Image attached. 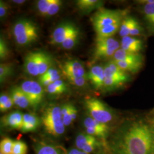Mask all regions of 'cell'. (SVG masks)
Instances as JSON below:
<instances>
[{"label": "cell", "mask_w": 154, "mask_h": 154, "mask_svg": "<svg viewBox=\"0 0 154 154\" xmlns=\"http://www.w3.org/2000/svg\"><path fill=\"white\" fill-rule=\"evenodd\" d=\"M123 11L116 10L100 9L91 18L95 31L122 21Z\"/></svg>", "instance_id": "5b68a950"}, {"label": "cell", "mask_w": 154, "mask_h": 154, "mask_svg": "<svg viewBox=\"0 0 154 154\" xmlns=\"http://www.w3.org/2000/svg\"><path fill=\"white\" fill-rule=\"evenodd\" d=\"M102 3V1L97 0H79L77 1V5L80 11L86 13L99 8Z\"/></svg>", "instance_id": "cb8c5ba5"}, {"label": "cell", "mask_w": 154, "mask_h": 154, "mask_svg": "<svg viewBox=\"0 0 154 154\" xmlns=\"http://www.w3.org/2000/svg\"><path fill=\"white\" fill-rule=\"evenodd\" d=\"M9 53V49L5 41L1 38L0 39V58L1 60H4L8 57Z\"/></svg>", "instance_id": "d590c367"}, {"label": "cell", "mask_w": 154, "mask_h": 154, "mask_svg": "<svg viewBox=\"0 0 154 154\" xmlns=\"http://www.w3.org/2000/svg\"><path fill=\"white\" fill-rule=\"evenodd\" d=\"M35 154H66L67 152L61 146L45 140H38L34 144Z\"/></svg>", "instance_id": "7c38bea8"}, {"label": "cell", "mask_w": 154, "mask_h": 154, "mask_svg": "<svg viewBox=\"0 0 154 154\" xmlns=\"http://www.w3.org/2000/svg\"><path fill=\"white\" fill-rule=\"evenodd\" d=\"M119 48V42L112 37L97 38L94 50V58L96 60L109 58L114 56Z\"/></svg>", "instance_id": "8992f818"}, {"label": "cell", "mask_w": 154, "mask_h": 154, "mask_svg": "<svg viewBox=\"0 0 154 154\" xmlns=\"http://www.w3.org/2000/svg\"><path fill=\"white\" fill-rule=\"evenodd\" d=\"M23 116L19 111H13L4 116L1 119V127L6 130H21L23 122Z\"/></svg>", "instance_id": "8fae6325"}, {"label": "cell", "mask_w": 154, "mask_h": 154, "mask_svg": "<svg viewBox=\"0 0 154 154\" xmlns=\"http://www.w3.org/2000/svg\"><path fill=\"white\" fill-rule=\"evenodd\" d=\"M11 97L14 105L21 109H27L32 107L26 95L22 91L21 87H14L11 89Z\"/></svg>", "instance_id": "e0dca14e"}, {"label": "cell", "mask_w": 154, "mask_h": 154, "mask_svg": "<svg viewBox=\"0 0 154 154\" xmlns=\"http://www.w3.org/2000/svg\"></svg>", "instance_id": "ee69618b"}, {"label": "cell", "mask_w": 154, "mask_h": 154, "mask_svg": "<svg viewBox=\"0 0 154 154\" xmlns=\"http://www.w3.org/2000/svg\"><path fill=\"white\" fill-rule=\"evenodd\" d=\"M66 78L72 84L78 87H82L86 85L88 79L87 75L83 77H67Z\"/></svg>", "instance_id": "836d02e7"}, {"label": "cell", "mask_w": 154, "mask_h": 154, "mask_svg": "<svg viewBox=\"0 0 154 154\" xmlns=\"http://www.w3.org/2000/svg\"><path fill=\"white\" fill-rule=\"evenodd\" d=\"M13 32L17 43L20 46L31 44L38 38V28L30 20H21L14 24Z\"/></svg>", "instance_id": "3957f363"}, {"label": "cell", "mask_w": 154, "mask_h": 154, "mask_svg": "<svg viewBox=\"0 0 154 154\" xmlns=\"http://www.w3.org/2000/svg\"><path fill=\"white\" fill-rule=\"evenodd\" d=\"M113 154H152L154 149V134L147 125L132 124L113 140Z\"/></svg>", "instance_id": "6da1fadb"}, {"label": "cell", "mask_w": 154, "mask_h": 154, "mask_svg": "<svg viewBox=\"0 0 154 154\" xmlns=\"http://www.w3.org/2000/svg\"><path fill=\"white\" fill-rule=\"evenodd\" d=\"M40 124L38 117L35 114L28 113L23 114L21 131L23 133L35 131Z\"/></svg>", "instance_id": "ac0fdd59"}, {"label": "cell", "mask_w": 154, "mask_h": 154, "mask_svg": "<svg viewBox=\"0 0 154 154\" xmlns=\"http://www.w3.org/2000/svg\"><path fill=\"white\" fill-rule=\"evenodd\" d=\"M60 72L58 70L55 69L51 68L48 71L46 72L45 74L42 75H40V77L44 78H50L52 77H55L57 75H60Z\"/></svg>", "instance_id": "74e56055"}, {"label": "cell", "mask_w": 154, "mask_h": 154, "mask_svg": "<svg viewBox=\"0 0 154 154\" xmlns=\"http://www.w3.org/2000/svg\"><path fill=\"white\" fill-rule=\"evenodd\" d=\"M28 146L26 144L20 140L14 141L12 154H27Z\"/></svg>", "instance_id": "4dcf8cb0"}, {"label": "cell", "mask_w": 154, "mask_h": 154, "mask_svg": "<svg viewBox=\"0 0 154 154\" xmlns=\"http://www.w3.org/2000/svg\"><path fill=\"white\" fill-rule=\"evenodd\" d=\"M85 104L90 116L97 121L107 125L113 119L111 111L100 100L90 98L85 100Z\"/></svg>", "instance_id": "277c9868"}, {"label": "cell", "mask_w": 154, "mask_h": 154, "mask_svg": "<svg viewBox=\"0 0 154 154\" xmlns=\"http://www.w3.org/2000/svg\"><path fill=\"white\" fill-rule=\"evenodd\" d=\"M46 91L48 93L51 95H60L66 91V90L57 86L54 83H52L49 86L46 87Z\"/></svg>", "instance_id": "e575fe53"}, {"label": "cell", "mask_w": 154, "mask_h": 154, "mask_svg": "<svg viewBox=\"0 0 154 154\" xmlns=\"http://www.w3.org/2000/svg\"><path fill=\"white\" fill-rule=\"evenodd\" d=\"M77 113H78V111L77 109L75 106H74L73 105L71 106V109H70V114L72 116V121L74 122L77 118Z\"/></svg>", "instance_id": "ab89813d"}, {"label": "cell", "mask_w": 154, "mask_h": 154, "mask_svg": "<svg viewBox=\"0 0 154 154\" xmlns=\"http://www.w3.org/2000/svg\"><path fill=\"white\" fill-rule=\"evenodd\" d=\"M36 55L39 75H42L51 69L53 65V60L50 56L44 52H36Z\"/></svg>", "instance_id": "ffe728a7"}, {"label": "cell", "mask_w": 154, "mask_h": 154, "mask_svg": "<svg viewBox=\"0 0 154 154\" xmlns=\"http://www.w3.org/2000/svg\"><path fill=\"white\" fill-rule=\"evenodd\" d=\"M79 30L75 32L74 33L72 34L67 38H66L61 44L62 48L65 49H72L73 48L75 45L77 44V42L79 39Z\"/></svg>", "instance_id": "4316f807"}, {"label": "cell", "mask_w": 154, "mask_h": 154, "mask_svg": "<svg viewBox=\"0 0 154 154\" xmlns=\"http://www.w3.org/2000/svg\"><path fill=\"white\" fill-rule=\"evenodd\" d=\"M9 6L4 2L1 1H0V17L1 18H3L5 17L8 11Z\"/></svg>", "instance_id": "f35d334b"}, {"label": "cell", "mask_w": 154, "mask_h": 154, "mask_svg": "<svg viewBox=\"0 0 154 154\" xmlns=\"http://www.w3.org/2000/svg\"><path fill=\"white\" fill-rule=\"evenodd\" d=\"M24 67L26 72L29 74L34 77L38 75L36 52H30L26 55L24 61Z\"/></svg>", "instance_id": "44dd1931"}, {"label": "cell", "mask_w": 154, "mask_h": 154, "mask_svg": "<svg viewBox=\"0 0 154 154\" xmlns=\"http://www.w3.org/2000/svg\"><path fill=\"white\" fill-rule=\"evenodd\" d=\"M66 154H88L85 152H83L82 151L75 148V149H70V150H69V151L67 152Z\"/></svg>", "instance_id": "60d3db41"}, {"label": "cell", "mask_w": 154, "mask_h": 154, "mask_svg": "<svg viewBox=\"0 0 154 154\" xmlns=\"http://www.w3.org/2000/svg\"><path fill=\"white\" fill-rule=\"evenodd\" d=\"M101 154H105V153H102Z\"/></svg>", "instance_id": "7bdbcfd3"}, {"label": "cell", "mask_w": 154, "mask_h": 154, "mask_svg": "<svg viewBox=\"0 0 154 154\" xmlns=\"http://www.w3.org/2000/svg\"><path fill=\"white\" fill-rule=\"evenodd\" d=\"M135 20V18L131 17H127L122 20L119 30V35L122 38L130 35V33Z\"/></svg>", "instance_id": "484cf974"}, {"label": "cell", "mask_w": 154, "mask_h": 154, "mask_svg": "<svg viewBox=\"0 0 154 154\" xmlns=\"http://www.w3.org/2000/svg\"><path fill=\"white\" fill-rule=\"evenodd\" d=\"M78 30L79 29L77 26L71 22L63 23L55 28L51 35L50 43L53 45H61L66 38Z\"/></svg>", "instance_id": "9c48e42d"}, {"label": "cell", "mask_w": 154, "mask_h": 154, "mask_svg": "<svg viewBox=\"0 0 154 154\" xmlns=\"http://www.w3.org/2000/svg\"><path fill=\"white\" fill-rule=\"evenodd\" d=\"M13 2L17 4H22L25 2V1H24V0H14V1H13Z\"/></svg>", "instance_id": "b9f144b4"}, {"label": "cell", "mask_w": 154, "mask_h": 154, "mask_svg": "<svg viewBox=\"0 0 154 154\" xmlns=\"http://www.w3.org/2000/svg\"><path fill=\"white\" fill-rule=\"evenodd\" d=\"M14 141L9 138H4L0 143V151L2 154H12Z\"/></svg>", "instance_id": "f546056e"}, {"label": "cell", "mask_w": 154, "mask_h": 154, "mask_svg": "<svg viewBox=\"0 0 154 154\" xmlns=\"http://www.w3.org/2000/svg\"><path fill=\"white\" fill-rule=\"evenodd\" d=\"M121 47V49L127 51L139 54L143 49V42L140 38L129 35L122 38Z\"/></svg>", "instance_id": "2e32d148"}, {"label": "cell", "mask_w": 154, "mask_h": 154, "mask_svg": "<svg viewBox=\"0 0 154 154\" xmlns=\"http://www.w3.org/2000/svg\"><path fill=\"white\" fill-rule=\"evenodd\" d=\"M14 105L13 101L11 96L7 94H1L0 96V111L5 112L10 110Z\"/></svg>", "instance_id": "83f0119b"}, {"label": "cell", "mask_w": 154, "mask_h": 154, "mask_svg": "<svg viewBox=\"0 0 154 154\" xmlns=\"http://www.w3.org/2000/svg\"><path fill=\"white\" fill-rule=\"evenodd\" d=\"M83 126L87 134L96 138L105 139L108 137L109 134V127L106 124L97 121L91 116L85 119Z\"/></svg>", "instance_id": "ba28073f"}, {"label": "cell", "mask_w": 154, "mask_h": 154, "mask_svg": "<svg viewBox=\"0 0 154 154\" xmlns=\"http://www.w3.org/2000/svg\"><path fill=\"white\" fill-rule=\"evenodd\" d=\"M114 62L123 71L136 73L139 72L143 66V57L136 60Z\"/></svg>", "instance_id": "d6986e66"}, {"label": "cell", "mask_w": 154, "mask_h": 154, "mask_svg": "<svg viewBox=\"0 0 154 154\" xmlns=\"http://www.w3.org/2000/svg\"><path fill=\"white\" fill-rule=\"evenodd\" d=\"M41 122L45 131L53 137H61L65 132V126L61 114V107L57 105H50L45 109Z\"/></svg>", "instance_id": "7a4b0ae2"}, {"label": "cell", "mask_w": 154, "mask_h": 154, "mask_svg": "<svg viewBox=\"0 0 154 154\" xmlns=\"http://www.w3.org/2000/svg\"><path fill=\"white\" fill-rule=\"evenodd\" d=\"M121 22L105 26L96 30L95 32L97 34V38H107L112 37V36L118 30H119Z\"/></svg>", "instance_id": "7402d4cb"}, {"label": "cell", "mask_w": 154, "mask_h": 154, "mask_svg": "<svg viewBox=\"0 0 154 154\" xmlns=\"http://www.w3.org/2000/svg\"><path fill=\"white\" fill-rule=\"evenodd\" d=\"M143 30V28H142L139 23L136 20H135L134 23L132 25L131 30L130 33V36H131V37L138 36L142 33Z\"/></svg>", "instance_id": "8d00e7d4"}, {"label": "cell", "mask_w": 154, "mask_h": 154, "mask_svg": "<svg viewBox=\"0 0 154 154\" xmlns=\"http://www.w3.org/2000/svg\"><path fill=\"white\" fill-rule=\"evenodd\" d=\"M105 77L112 78L121 82H126L128 80V76L126 72L123 71L113 61H111L104 66Z\"/></svg>", "instance_id": "9a60e30c"}, {"label": "cell", "mask_w": 154, "mask_h": 154, "mask_svg": "<svg viewBox=\"0 0 154 154\" xmlns=\"http://www.w3.org/2000/svg\"><path fill=\"white\" fill-rule=\"evenodd\" d=\"M62 72L66 77H83L86 76L82 64L76 60L67 61L62 65Z\"/></svg>", "instance_id": "4fadbf2b"}, {"label": "cell", "mask_w": 154, "mask_h": 154, "mask_svg": "<svg viewBox=\"0 0 154 154\" xmlns=\"http://www.w3.org/2000/svg\"><path fill=\"white\" fill-rule=\"evenodd\" d=\"M87 77L94 88L99 90L104 88L105 75L103 66L95 65L91 68Z\"/></svg>", "instance_id": "5bb4252c"}, {"label": "cell", "mask_w": 154, "mask_h": 154, "mask_svg": "<svg viewBox=\"0 0 154 154\" xmlns=\"http://www.w3.org/2000/svg\"><path fill=\"white\" fill-rule=\"evenodd\" d=\"M13 72V66L11 63H1L0 65V82H4L10 77Z\"/></svg>", "instance_id": "f1b7e54d"}, {"label": "cell", "mask_w": 154, "mask_h": 154, "mask_svg": "<svg viewBox=\"0 0 154 154\" xmlns=\"http://www.w3.org/2000/svg\"><path fill=\"white\" fill-rule=\"evenodd\" d=\"M52 0H39L37 2V7L39 13L42 16H47V13Z\"/></svg>", "instance_id": "1f68e13d"}, {"label": "cell", "mask_w": 154, "mask_h": 154, "mask_svg": "<svg viewBox=\"0 0 154 154\" xmlns=\"http://www.w3.org/2000/svg\"><path fill=\"white\" fill-rule=\"evenodd\" d=\"M75 146L77 149L90 154L99 148L100 143L96 137L85 132L80 133L77 135L75 139Z\"/></svg>", "instance_id": "30bf717a"}, {"label": "cell", "mask_w": 154, "mask_h": 154, "mask_svg": "<svg viewBox=\"0 0 154 154\" xmlns=\"http://www.w3.org/2000/svg\"><path fill=\"white\" fill-rule=\"evenodd\" d=\"M62 2L60 0H52L48 9L47 16H51L56 14L61 8Z\"/></svg>", "instance_id": "d6a6232c"}, {"label": "cell", "mask_w": 154, "mask_h": 154, "mask_svg": "<svg viewBox=\"0 0 154 154\" xmlns=\"http://www.w3.org/2000/svg\"><path fill=\"white\" fill-rule=\"evenodd\" d=\"M20 87L26 95L32 107L36 109L41 104L44 98V90L41 84L34 81L28 80L22 83Z\"/></svg>", "instance_id": "52a82bcc"}, {"label": "cell", "mask_w": 154, "mask_h": 154, "mask_svg": "<svg viewBox=\"0 0 154 154\" xmlns=\"http://www.w3.org/2000/svg\"><path fill=\"white\" fill-rule=\"evenodd\" d=\"M143 11L146 21L154 30V0L144 1Z\"/></svg>", "instance_id": "603a6c76"}, {"label": "cell", "mask_w": 154, "mask_h": 154, "mask_svg": "<svg viewBox=\"0 0 154 154\" xmlns=\"http://www.w3.org/2000/svg\"><path fill=\"white\" fill-rule=\"evenodd\" d=\"M143 57V56L140 54L132 53L128 51H125L122 49L118 50L113 56L114 61H125L128 60H136Z\"/></svg>", "instance_id": "d4e9b609"}]
</instances>
